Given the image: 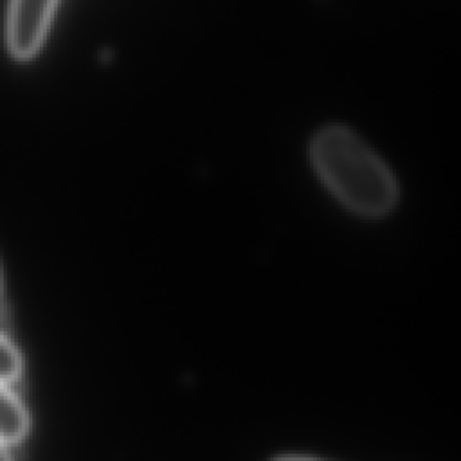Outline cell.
<instances>
[{
  "mask_svg": "<svg viewBox=\"0 0 461 461\" xmlns=\"http://www.w3.org/2000/svg\"><path fill=\"white\" fill-rule=\"evenodd\" d=\"M312 160L326 185L353 211L387 212L396 202V184L385 164L348 128L328 126L312 144Z\"/></svg>",
  "mask_w": 461,
  "mask_h": 461,
  "instance_id": "1",
  "label": "cell"
},
{
  "mask_svg": "<svg viewBox=\"0 0 461 461\" xmlns=\"http://www.w3.org/2000/svg\"><path fill=\"white\" fill-rule=\"evenodd\" d=\"M56 4L58 0H11L5 36L16 59H29L40 50Z\"/></svg>",
  "mask_w": 461,
  "mask_h": 461,
  "instance_id": "2",
  "label": "cell"
},
{
  "mask_svg": "<svg viewBox=\"0 0 461 461\" xmlns=\"http://www.w3.org/2000/svg\"><path fill=\"white\" fill-rule=\"evenodd\" d=\"M29 430V416L23 403L14 396L7 384L0 382V441L18 443Z\"/></svg>",
  "mask_w": 461,
  "mask_h": 461,
  "instance_id": "3",
  "label": "cell"
},
{
  "mask_svg": "<svg viewBox=\"0 0 461 461\" xmlns=\"http://www.w3.org/2000/svg\"><path fill=\"white\" fill-rule=\"evenodd\" d=\"M22 358L18 349L0 333V382L9 384L20 376Z\"/></svg>",
  "mask_w": 461,
  "mask_h": 461,
  "instance_id": "4",
  "label": "cell"
},
{
  "mask_svg": "<svg viewBox=\"0 0 461 461\" xmlns=\"http://www.w3.org/2000/svg\"><path fill=\"white\" fill-rule=\"evenodd\" d=\"M0 461H13L7 448H5V443H2V441H0Z\"/></svg>",
  "mask_w": 461,
  "mask_h": 461,
  "instance_id": "5",
  "label": "cell"
},
{
  "mask_svg": "<svg viewBox=\"0 0 461 461\" xmlns=\"http://www.w3.org/2000/svg\"><path fill=\"white\" fill-rule=\"evenodd\" d=\"M277 461H313V459H304V457H281Z\"/></svg>",
  "mask_w": 461,
  "mask_h": 461,
  "instance_id": "6",
  "label": "cell"
},
{
  "mask_svg": "<svg viewBox=\"0 0 461 461\" xmlns=\"http://www.w3.org/2000/svg\"><path fill=\"white\" fill-rule=\"evenodd\" d=\"M4 310V290H2V276H0V313Z\"/></svg>",
  "mask_w": 461,
  "mask_h": 461,
  "instance_id": "7",
  "label": "cell"
}]
</instances>
